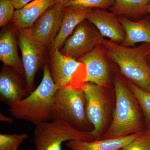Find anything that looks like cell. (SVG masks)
<instances>
[{
    "mask_svg": "<svg viewBox=\"0 0 150 150\" xmlns=\"http://www.w3.org/2000/svg\"><path fill=\"white\" fill-rule=\"evenodd\" d=\"M113 83L115 107L112 121L102 139L121 138L144 132L142 109L126 79L117 74Z\"/></svg>",
    "mask_w": 150,
    "mask_h": 150,
    "instance_id": "cell-1",
    "label": "cell"
},
{
    "mask_svg": "<svg viewBox=\"0 0 150 150\" xmlns=\"http://www.w3.org/2000/svg\"><path fill=\"white\" fill-rule=\"evenodd\" d=\"M43 71V79L36 88L10 107L14 118L31 122L35 126L53 120L54 97L60 88L51 77L48 63Z\"/></svg>",
    "mask_w": 150,
    "mask_h": 150,
    "instance_id": "cell-2",
    "label": "cell"
},
{
    "mask_svg": "<svg viewBox=\"0 0 150 150\" xmlns=\"http://www.w3.org/2000/svg\"><path fill=\"white\" fill-rule=\"evenodd\" d=\"M102 45L126 79L150 91V65L147 59L150 44L142 43L137 46L126 47L105 39Z\"/></svg>",
    "mask_w": 150,
    "mask_h": 150,
    "instance_id": "cell-3",
    "label": "cell"
},
{
    "mask_svg": "<svg viewBox=\"0 0 150 150\" xmlns=\"http://www.w3.org/2000/svg\"><path fill=\"white\" fill-rule=\"evenodd\" d=\"M53 119L67 122L75 129L91 132L87 117L86 100L81 87L67 85L60 88L54 97Z\"/></svg>",
    "mask_w": 150,
    "mask_h": 150,
    "instance_id": "cell-4",
    "label": "cell"
},
{
    "mask_svg": "<svg viewBox=\"0 0 150 150\" xmlns=\"http://www.w3.org/2000/svg\"><path fill=\"white\" fill-rule=\"evenodd\" d=\"M93 141L91 132L80 131L61 120L53 119L35 126V150H62V144L71 140Z\"/></svg>",
    "mask_w": 150,
    "mask_h": 150,
    "instance_id": "cell-5",
    "label": "cell"
},
{
    "mask_svg": "<svg viewBox=\"0 0 150 150\" xmlns=\"http://www.w3.org/2000/svg\"><path fill=\"white\" fill-rule=\"evenodd\" d=\"M18 43L22 56L25 78L30 93L34 90L36 73L48 63L47 48L38 42L30 28L16 29Z\"/></svg>",
    "mask_w": 150,
    "mask_h": 150,
    "instance_id": "cell-6",
    "label": "cell"
},
{
    "mask_svg": "<svg viewBox=\"0 0 150 150\" xmlns=\"http://www.w3.org/2000/svg\"><path fill=\"white\" fill-rule=\"evenodd\" d=\"M48 64L54 82L61 88L67 85L81 87L86 82L85 65L62 54L58 48H48Z\"/></svg>",
    "mask_w": 150,
    "mask_h": 150,
    "instance_id": "cell-7",
    "label": "cell"
},
{
    "mask_svg": "<svg viewBox=\"0 0 150 150\" xmlns=\"http://www.w3.org/2000/svg\"><path fill=\"white\" fill-rule=\"evenodd\" d=\"M86 100V112L93 127L91 132L93 140L101 139L109 111V100L105 88L90 82L82 85Z\"/></svg>",
    "mask_w": 150,
    "mask_h": 150,
    "instance_id": "cell-8",
    "label": "cell"
},
{
    "mask_svg": "<svg viewBox=\"0 0 150 150\" xmlns=\"http://www.w3.org/2000/svg\"><path fill=\"white\" fill-rule=\"evenodd\" d=\"M104 39L97 28L86 19L78 25L60 51L65 56L77 60L102 45Z\"/></svg>",
    "mask_w": 150,
    "mask_h": 150,
    "instance_id": "cell-9",
    "label": "cell"
},
{
    "mask_svg": "<svg viewBox=\"0 0 150 150\" xmlns=\"http://www.w3.org/2000/svg\"><path fill=\"white\" fill-rule=\"evenodd\" d=\"M110 59L102 45L95 47L78 61L85 65L86 82H90L105 88L111 83V76L108 59Z\"/></svg>",
    "mask_w": 150,
    "mask_h": 150,
    "instance_id": "cell-10",
    "label": "cell"
},
{
    "mask_svg": "<svg viewBox=\"0 0 150 150\" xmlns=\"http://www.w3.org/2000/svg\"><path fill=\"white\" fill-rule=\"evenodd\" d=\"M64 7L54 4L34 23L30 29L41 44L48 48L52 45L62 26Z\"/></svg>",
    "mask_w": 150,
    "mask_h": 150,
    "instance_id": "cell-11",
    "label": "cell"
},
{
    "mask_svg": "<svg viewBox=\"0 0 150 150\" xmlns=\"http://www.w3.org/2000/svg\"><path fill=\"white\" fill-rule=\"evenodd\" d=\"M25 79L15 70L4 65L0 72V99L9 107L29 95Z\"/></svg>",
    "mask_w": 150,
    "mask_h": 150,
    "instance_id": "cell-12",
    "label": "cell"
},
{
    "mask_svg": "<svg viewBox=\"0 0 150 150\" xmlns=\"http://www.w3.org/2000/svg\"><path fill=\"white\" fill-rule=\"evenodd\" d=\"M86 19L97 28L103 37L119 44L125 40L126 34L119 17L110 11L92 9Z\"/></svg>",
    "mask_w": 150,
    "mask_h": 150,
    "instance_id": "cell-13",
    "label": "cell"
},
{
    "mask_svg": "<svg viewBox=\"0 0 150 150\" xmlns=\"http://www.w3.org/2000/svg\"><path fill=\"white\" fill-rule=\"evenodd\" d=\"M3 27L0 35V60L4 65L15 70L25 78L23 64L18 52L16 29L12 24Z\"/></svg>",
    "mask_w": 150,
    "mask_h": 150,
    "instance_id": "cell-14",
    "label": "cell"
},
{
    "mask_svg": "<svg viewBox=\"0 0 150 150\" xmlns=\"http://www.w3.org/2000/svg\"><path fill=\"white\" fill-rule=\"evenodd\" d=\"M91 10L79 6L64 7L61 29L51 46L60 50L78 25L86 19Z\"/></svg>",
    "mask_w": 150,
    "mask_h": 150,
    "instance_id": "cell-15",
    "label": "cell"
},
{
    "mask_svg": "<svg viewBox=\"0 0 150 150\" xmlns=\"http://www.w3.org/2000/svg\"><path fill=\"white\" fill-rule=\"evenodd\" d=\"M119 19L126 34L121 45L134 47L138 43L150 44V15L146 14L139 20L134 21L119 16Z\"/></svg>",
    "mask_w": 150,
    "mask_h": 150,
    "instance_id": "cell-16",
    "label": "cell"
},
{
    "mask_svg": "<svg viewBox=\"0 0 150 150\" xmlns=\"http://www.w3.org/2000/svg\"><path fill=\"white\" fill-rule=\"evenodd\" d=\"M55 4V0H33L16 10L11 22L16 29L30 28L46 11Z\"/></svg>",
    "mask_w": 150,
    "mask_h": 150,
    "instance_id": "cell-17",
    "label": "cell"
},
{
    "mask_svg": "<svg viewBox=\"0 0 150 150\" xmlns=\"http://www.w3.org/2000/svg\"><path fill=\"white\" fill-rule=\"evenodd\" d=\"M144 132L121 138L91 141L71 140L67 142L66 146L69 150H121L124 146L139 137Z\"/></svg>",
    "mask_w": 150,
    "mask_h": 150,
    "instance_id": "cell-18",
    "label": "cell"
},
{
    "mask_svg": "<svg viewBox=\"0 0 150 150\" xmlns=\"http://www.w3.org/2000/svg\"><path fill=\"white\" fill-rule=\"evenodd\" d=\"M150 0H115L109 11L118 17L137 21L146 15L147 6Z\"/></svg>",
    "mask_w": 150,
    "mask_h": 150,
    "instance_id": "cell-19",
    "label": "cell"
},
{
    "mask_svg": "<svg viewBox=\"0 0 150 150\" xmlns=\"http://www.w3.org/2000/svg\"><path fill=\"white\" fill-rule=\"evenodd\" d=\"M126 80L144 115L146 129H150V91L143 89L131 81Z\"/></svg>",
    "mask_w": 150,
    "mask_h": 150,
    "instance_id": "cell-20",
    "label": "cell"
},
{
    "mask_svg": "<svg viewBox=\"0 0 150 150\" xmlns=\"http://www.w3.org/2000/svg\"><path fill=\"white\" fill-rule=\"evenodd\" d=\"M28 138L25 133L0 134V150H18L21 145Z\"/></svg>",
    "mask_w": 150,
    "mask_h": 150,
    "instance_id": "cell-21",
    "label": "cell"
},
{
    "mask_svg": "<svg viewBox=\"0 0 150 150\" xmlns=\"http://www.w3.org/2000/svg\"><path fill=\"white\" fill-rule=\"evenodd\" d=\"M114 2L115 0H74L67 6L75 5L91 9H109L113 6Z\"/></svg>",
    "mask_w": 150,
    "mask_h": 150,
    "instance_id": "cell-22",
    "label": "cell"
},
{
    "mask_svg": "<svg viewBox=\"0 0 150 150\" xmlns=\"http://www.w3.org/2000/svg\"><path fill=\"white\" fill-rule=\"evenodd\" d=\"M11 0H0V26L4 27L11 22L16 10Z\"/></svg>",
    "mask_w": 150,
    "mask_h": 150,
    "instance_id": "cell-23",
    "label": "cell"
},
{
    "mask_svg": "<svg viewBox=\"0 0 150 150\" xmlns=\"http://www.w3.org/2000/svg\"><path fill=\"white\" fill-rule=\"evenodd\" d=\"M121 150H150V135L144 134V132Z\"/></svg>",
    "mask_w": 150,
    "mask_h": 150,
    "instance_id": "cell-24",
    "label": "cell"
},
{
    "mask_svg": "<svg viewBox=\"0 0 150 150\" xmlns=\"http://www.w3.org/2000/svg\"><path fill=\"white\" fill-rule=\"evenodd\" d=\"M16 10L19 9L33 0H11Z\"/></svg>",
    "mask_w": 150,
    "mask_h": 150,
    "instance_id": "cell-25",
    "label": "cell"
},
{
    "mask_svg": "<svg viewBox=\"0 0 150 150\" xmlns=\"http://www.w3.org/2000/svg\"><path fill=\"white\" fill-rule=\"evenodd\" d=\"M0 121L8 123H12L14 121L13 117H8L4 115L3 113H0Z\"/></svg>",
    "mask_w": 150,
    "mask_h": 150,
    "instance_id": "cell-26",
    "label": "cell"
},
{
    "mask_svg": "<svg viewBox=\"0 0 150 150\" xmlns=\"http://www.w3.org/2000/svg\"><path fill=\"white\" fill-rule=\"evenodd\" d=\"M74 1V0H55V4L61 5L65 7Z\"/></svg>",
    "mask_w": 150,
    "mask_h": 150,
    "instance_id": "cell-27",
    "label": "cell"
},
{
    "mask_svg": "<svg viewBox=\"0 0 150 150\" xmlns=\"http://www.w3.org/2000/svg\"><path fill=\"white\" fill-rule=\"evenodd\" d=\"M146 14H149L150 15V3L148 4L146 10Z\"/></svg>",
    "mask_w": 150,
    "mask_h": 150,
    "instance_id": "cell-28",
    "label": "cell"
},
{
    "mask_svg": "<svg viewBox=\"0 0 150 150\" xmlns=\"http://www.w3.org/2000/svg\"><path fill=\"white\" fill-rule=\"evenodd\" d=\"M144 134L148 135H150V129H146L144 131Z\"/></svg>",
    "mask_w": 150,
    "mask_h": 150,
    "instance_id": "cell-29",
    "label": "cell"
},
{
    "mask_svg": "<svg viewBox=\"0 0 150 150\" xmlns=\"http://www.w3.org/2000/svg\"><path fill=\"white\" fill-rule=\"evenodd\" d=\"M147 59L148 62H149V64L150 65V52L149 54L147 56Z\"/></svg>",
    "mask_w": 150,
    "mask_h": 150,
    "instance_id": "cell-30",
    "label": "cell"
}]
</instances>
